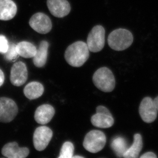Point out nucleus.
Here are the masks:
<instances>
[{
    "label": "nucleus",
    "instance_id": "nucleus-27",
    "mask_svg": "<svg viewBox=\"0 0 158 158\" xmlns=\"http://www.w3.org/2000/svg\"><path fill=\"white\" fill-rule=\"evenodd\" d=\"M154 102L156 106L157 107V110L158 112V96L157 97H156L154 99Z\"/></svg>",
    "mask_w": 158,
    "mask_h": 158
},
{
    "label": "nucleus",
    "instance_id": "nucleus-7",
    "mask_svg": "<svg viewBox=\"0 0 158 158\" xmlns=\"http://www.w3.org/2000/svg\"><path fill=\"white\" fill-rule=\"evenodd\" d=\"M53 136L52 130L46 126L36 128L33 136V143L36 150L43 151L47 147Z\"/></svg>",
    "mask_w": 158,
    "mask_h": 158
},
{
    "label": "nucleus",
    "instance_id": "nucleus-20",
    "mask_svg": "<svg viewBox=\"0 0 158 158\" xmlns=\"http://www.w3.org/2000/svg\"><path fill=\"white\" fill-rule=\"evenodd\" d=\"M111 148L116 156L121 158L123 157L129 147L125 138L122 137H116L111 142Z\"/></svg>",
    "mask_w": 158,
    "mask_h": 158
},
{
    "label": "nucleus",
    "instance_id": "nucleus-3",
    "mask_svg": "<svg viewBox=\"0 0 158 158\" xmlns=\"http://www.w3.org/2000/svg\"><path fill=\"white\" fill-rule=\"evenodd\" d=\"M93 81L95 87L104 92H111L116 85L115 76L108 68L98 69L93 75Z\"/></svg>",
    "mask_w": 158,
    "mask_h": 158
},
{
    "label": "nucleus",
    "instance_id": "nucleus-23",
    "mask_svg": "<svg viewBox=\"0 0 158 158\" xmlns=\"http://www.w3.org/2000/svg\"><path fill=\"white\" fill-rule=\"evenodd\" d=\"M9 44L6 37L0 35V53L5 54L9 48Z\"/></svg>",
    "mask_w": 158,
    "mask_h": 158
},
{
    "label": "nucleus",
    "instance_id": "nucleus-15",
    "mask_svg": "<svg viewBox=\"0 0 158 158\" xmlns=\"http://www.w3.org/2000/svg\"><path fill=\"white\" fill-rule=\"evenodd\" d=\"M49 43L46 40L40 42L36 55L33 57V63L36 67L42 68L45 66L47 59Z\"/></svg>",
    "mask_w": 158,
    "mask_h": 158
},
{
    "label": "nucleus",
    "instance_id": "nucleus-14",
    "mask_svg": "<svg viewBox=\"0 0 158 158\" xmlns=\"http://www.w3.org/2000/svg\"><path fill=\"white\" fill-rule=\"evenodd\" d=\"M17 6L12 0H0V20L9 21L15 17Z\"/></svg>",
    "mask_w": 158,
    "mask_h": 158
},
{
    "label": "nucleus",
    "instance_id": "nucleus-22",
    "mask_svg": "<svg viewBox=\"0 0 158 158\" xmlns=\"http://www.w3.org/2000/svg\"><path fill=\"white\" fill-rule=\"evenodd\" d=\"M4 54V58L7 60L11 61L12 60H15L19 56L16 51V45L14 43L10 44L7 51Z\"/></svg>",
    "mask_w": 158,
    "mask_h": 158
},
{
    "label": "nucleus",
    "instance_id": "nucleus-25",
    "mask_svg": "<svg viewBox=\"0 0 158 158\" xmlns=\"http://www.w3.org/2000/svg\"><path fill=\"white\" fill-rule=\"evenodd\" d=\"M157 156L155 153L153 152H147L143 154L140 157V158H157Z\"/></svg>",
    "mask_w": 158,
    "mask_h": 158
},
{
    "label": "nucleus",
    "instance_id": "nucleus-26",
    "mask_svg": "<svg viewBox=\"0 0 158 158\" xmlns=\"http://www.w3.org/2000/svg\"><path fill=\"white\" fill-rule=\"evenodd\" d=\"M4 74L3 73V71L0 69V87L3 85L4 82Z\"/></svg>",
    "mask_w": 158,
    "mask_h": 158
},
{
    "label": "nucleus",
    "instance_id": "nucleus-24",
    "mask_svg": "<svg viewBox=\"0 0 158 158\" xmlns=\"http://www.w3.org/2000/svg\"><path fill=\"white\" fill-rule=\"evenodd\" d=\"M96 113H102L108 114H111V113L109 110L104 106H99L96 108Z\"/></svg>",
    "mask_w": 158,
    "mask_h": 158
},
{
    "label": "nucleus",
    "instance_id": "nucleus-8",
    "mask_svg": "<svg viewBox=\"0 0 158 158\" xmlns=\"http://www.w3.org/2000/svg\"><path fill=\"white\" fill-rule=\"evenodd\" d=\"M139 112L143 121L147 123H153L156 119L158 112L154 100L150 97H145L142 99Z\"/></svg>",
    "mask_w": 158,
    "mask_h": 158
},
{
    "label": "nucleus",
    "instance_id": "nucleus-13",
    "mask_svg": "<svg viewBox=\"0 0 158 158\" xmlns=\"http://www.w3.org/2000/svg\"><path fill=\"white\" fill-rule=\"evenodd\" d=\"M55 110L50 105H43L37 107L34 113V119L37 123L45 125L52 119Z\"/></svg>",
    "mask_w": 158,
    "mask_h": 158
},
{
    "label": "nucleus",
    "instance_id": "nucleus-6",
    "mask_svg": "<svg viewBox=\"0 0 158 158\" xmlns=\"http://www.w3.org/2000/svg\"><path fill=\"white\" fill-rule=\"evenodd\" d=\"M18 112V106L14 100L6 97L0 98L1 123H10L15 119Z\"/></svg>",
    "mask_w": 158,
    "mask_h": 158
},
{
    "label": "nucleus",
    "instance_id": "nucleus-17",
    "mask_svg": "<svg viewBox=\"0 0 158 158\" xmlns=\"http://www.w3.org/2000/svg\"><path fill=\"white\" fill-rule=\"evenodd\" d=\"M43 85L39 82L33 81L27 84L24 89V94L27 98L33 100L41 97L43 94Z\"/></svg>",
    "mask_w": 158,
    "mask_h": 158
},
{
    "label": "nucleus",
    "instance_id": "nucleus-12",
    "mask_svg": "<svg viewBox=\"0 0 158 158\" xmlns=\"http://www.w3.org/2000/svg\"><path fill=\"white\" fill-rule=\"evenodd\" d=\"M2 154L8 158H25L29 154V150L27 148H19L15 142L5 145L2 149Z\"/></svg>",
    "mask_w": 158,
    "mask_h": 158
},
{
    "label": "nucleus",
    "instance_id": "nucleus-2",
    "mask_svg": "<svg viewBox=\"0 0 158 158\" xmlns=\"http://www.w3.org/2000/svg\"><path fill=\"white\" fill-rule=\"evenodd\" d=\"M132 33L125 29L119 28L113 30L108 37L109 46L115 51H123L133 44Z\"/></svg>",
    "mask_w": 158,
    "mask_h": 158
},
{
    "label": "nucleus",
    "instance_id": "nucleus-1",
    "mask_svg": "<svg viewBox=\"0 0 158 158\" xmlns=\"http://www.w3.org/2000/svg\"><path fill=\"white\" fill-rule=\"evenodd\" d=\"M90 50L86 43L77 41L69 45L65 52V59L70 66L80 67L88 60Z\"/></svg>",
    "mask_w": 158,
    "mask_h": 158
},
{
    "label": "nucleus",
    "instance_id": "nucleus-16",
    "mask_svg": "<svg viewBox=\"0 0 158 158\" xmlns=\"http://www.w3.org/2000/svg\"><path fill=\"white\" fill-rule=\"evenodd\" d=\"M91 123L94 126L99 128H109L113 125L114 119L112 114L96 113L91 117Z\"/></svg>",
    "mask_w": 158,
    "mask_h": 158
},
{
    "label": "nucleus",
    "instance_id": "nucleus-10",
    "mask_svg": "<svg viewBox=\"0 0 158 158\" xmlns=\"http://www.w3.org/2000/svg\"><path fill=\"white\" fill-rule=\"evenodd\" d=\"M28 78V71L26 64L18 61L13 64L11 71V81L13 85L20 87L24 85Z\"/></svg>",
    "mask_w": 158,
    "mask_h": 158
},
{
    "label": "nucleus",
    "instance_id": "nucleus-28",
    "mask_svg": "<svg viewBox=\"0 0 158 158\" xmlns=\"http://www.w3.org/2000/svg\"><path fill=\"white\" fill-rule=\"evenodd\" d=\"M72 158H84L83 157H82V156H73Z\"/></svg>",
    "mask_w": 158,
    "mask_h": 158
},
{
    "label": "nucleus",
    "instance_id": "nucleus-18",
    "mask_svg": "<svg viewBox=\"0 0 158 158\" xmlns=\"http://www.w3.org/2000/svg\"><path fill=\"white\" fill-rule=\"evenodd\" d=\"M143 148L142 136L139 134H135L134 136V142L128 148L123 157L125 158H137Z\"/></svg>",
    "mask_w": 158,
    "mask_h": 158
},
{
    "label": "nucleus",
    "instance_id": "nucleus-4",
    "mask_svg": "<svg viewBox=\"0 0 158 158\" xmlns=\"http://www.w3.org/2000/svg\"><path fill=\"white\" fill-rule=\"evenodd\" d=\"M106 142L104 133L98 130H92L86 135L83 145L89 152L97 153L103 149Z\"/></svg>",
    "mask_w": 158,
    "mask_h": 158
},
{
    "label": "nucleus",
    "instance_id": "nucleus-5",
    "mask_svg": "<svg viewBox=\"0 0 158 158\" xmlns=\"http://www.w3.org/2000/svg\"><path fill=\"white\" fill-rule=\"evenodd\" d=\"M105 31L103 26H94L90 32L87 39V45L90 52L96 53L103 49L105 45Z\"/></svg>",
    "mask_w": 158,
    "mask_h": 158
},
{
    "label": "nucleus",
    "instance_id": "nucleus-11",
    "mask_svg": "<svg viewBox=\"0 0 158 158\" xmlns=\"http://www.w3.org/2000/svg\"><path fill=\"white\" fill-rule=\"evenodd\" d=\"M47 5L54 17L62 18L68 15L70 11V4L67 0H47Z\"/></svg>",
    "mask_w": 158,
    "mask_h": 158
},
{
    "label": "nucleus",
    "instance_id": "nucleus-19",
    "mask_svg": "<svg viewBox=\"0 0 158 158\" xmlns=\"http://www.w3.org/2000/svg\"><path fill=\"white\" fill-rule=\"evenodd\" d=\"M16 49L19 55L26 58H33L37 51L34 45L26 41L20 42L16 44Z\"/></svg>",
    "mask_w": 158,
    "mask_h": 158
},
{
    "label": "nucleus",
    "instance_id": "nucleus-9",
    "mask_svg": "<svg viewBox=\"0 0 158 158\" xmlns=\"http://www.w3.org/2000/svg\"><path fill=\"white\" fill-rule=\"evenodd\" d=\"M29 24L37 33L45 35L50 31L52 23L49 17L42 12L34 14L30 18Z\"/></svg>",
    "mask_w": 158,
    "mask_h": 158
},
{
    "label": "nucleus",
    "instance_id": "nucleus-21",
    "mask_svg": "<svg viewBox=\"0 0 158 158\" xmlns=\"http://www.w3.org/2000/svg\"><path fill=\"white\" fill-rule=\"evenodd\" d=\"M74 146L72 142L67 141L64 143L60 151L58 158H72L74 152Z\"/></svg>",
    "mask_w": 158,
    "mask_h": 158
}]
</instances>
